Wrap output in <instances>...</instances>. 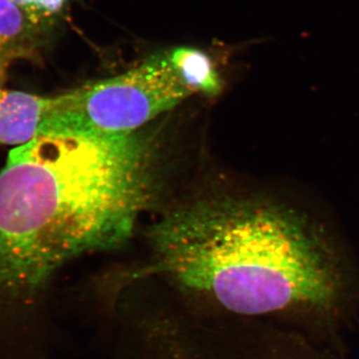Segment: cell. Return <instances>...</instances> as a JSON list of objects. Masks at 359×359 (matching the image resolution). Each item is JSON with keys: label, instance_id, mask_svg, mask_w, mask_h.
<instances>
[{"label": "cell", "instance_id": "6da1fadb", "mask_svg": "<svg viewBox=\"0 0 359 359\" xmlns=\"http://www.w3.org/2000/svg\"><path fill=\"white\" fill-rule=\"evenodd\" d=\"M151 160L137 132L58 130L11 151L0 172V354L39 346L59 268L130 237L152 197Z\"/></svg>", "mask_w": 359, "mask_h": 359}, {"label": "cell", "instance_id": "7a4b0ae2", "mask_svg": "<svg viewBox=\"0 0 359 359\" xmlns=\"http://www.w3.org/2000/svg\"><path fill=\"white\" fill-rule=\"evenodd\" d=\"M152 243L159 271L231 313L327 309L341 294L325 241L282 205L200 201L156 224Z\"/></svg>", "mask_w": 359, "mask_h": 359}, {"label": "cell", "instance_id": "3957f363", "mask_svg": "<svg viewBox=\"0 0 359 359\" xmlns=\"http://www.w3.org/2000/svg\"><path fill=\"white\" fill-rule=\"evenodd\" d=\"M192 95L160 54L121 74L58 95V129L135 133Z\"/></svg>", "mask_w": 359, "mask_h": 359}, {"label": "cell", "instance_id": "277c9868", "mask_svg": "<svg viewBox=\"0 0 359 359\" xmlns=\"http://www.w3.org/2000/svg\"><path fill=\"white\" fill-rule=\"evenodd\" d=\"M58 96L44 97L0 85V145H25L57 131Z\"/></svg>", "mask_w": 359, "mask_h": 359}, {"label": "cell", "instance_id": "5b68a950", "mask_svg": "<svg viewBox=\"0 0 359 359\" xmlns=\"http://www.w3.org/2000/svg\"><path fill=\"white\" fill-rule=\"evenodd\" d=\"M50 36L13 0H0V85L20 61L41 65Z\"/></svg>", "mask_w": 359, "mask_h": 359}, {"label": "cell", "instance_id": "8992f818", "mask_svg": "<svg viewBox=\"0 0 359 359\" xmlns=\"http://www.w3.org/2000/svg\"><path fill=\"white\" fill-rule=\"evenodd\" d=\"M175 74L194 94L217 96L223 90V79L212 58L195 47H175L165 53Z\"/></svg>", "mask_w": 359, "mask_h": 359}, {"label": "cell", "instance_id": "52a82bcc", "mask_svg": "<svg viewBox=\"0 0 359 359\" xmlns=\"http://www.w3.org/2000/svg\"><path fill=\"white\" fill-rule=\"evenodd\" d=\"M45 32H54L65 20L70 0H13Z\"/></svg>", "mask_w": 359, "mask_h": 359}]
</instances>
